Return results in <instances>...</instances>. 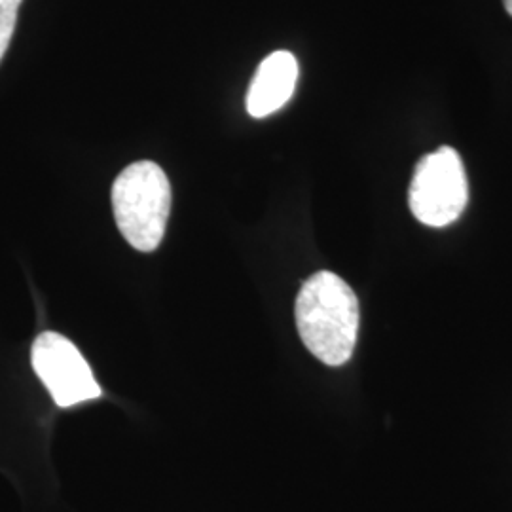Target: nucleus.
I'll return each instance as SVG.
<instances>
[{
    "instance_id": "20e7f679",
    "label": "nucleus",
    "mask_w": 512,
    "mask_h": 512,
    "mask_svg": "<svg viewBox=\"0 0 512 512\" xmlns=\"http://www.w3.org/2000/svg\"><path fill=\"white\" fill-rule=\"evenodd\" d=\"M31 361L57 406L69 408L101 397L92 368L69 338L57 332H42L33 344Z\"/></svg>"
},
{
    "instance_id": "f257e3e1",
    "label": "nucleus",
    "mask_w": 512,
    "mask_h": 512,
    "mask_svg": "<svg viewBox=\"0 0 512 512\" xmlns=\"http://www.w3.org/2000/svg\"><path fill=\"white\" fill-rule=\"evenodd\" d=\"M294 315L311 355L329 366L348 363L359 334V300L340 275L317 272L308 277L296 296Z\"/></svg>"
},
{
    "instance_id": "7ed1b4c3",
    "label": "nucleus",
    "mask_w": 512,
    "mask_h": 512,
    "mask_svg": "<svg viewBox=\"0 0 512 512\" xmlns=\"http://www.w3.org/2000/svg\"><path fill=\"white\" fill-rule=\"evenodd\" d=\"M469 203V183L461 156L452 147L423 156L408 190L410 211L421 224L444 228L461 217Z\"/></svg>"
},
{
    "instance_id": "0eeeda50",
    "label": "nucleus",
    "mask_w": 512,
    "mask_h": 512,
    "mask_svg": "<svg viewBox=\"0 0 512 512\" xmlns=\"http://www.w3.org/2000/svg\"><path fill=\"white\" fill-rule=\"evenodd\" d=\"M503 4H505V10L509 12V16L512 18V0H503Z\"/></svg>"
},
{
    "instance_id": "423d86ee",
    "label": "nucleus",
    "mask_w": 512,
    "mask_h": 512,
    "mask_svg": "<svg viewBox=\"0 0 512 512\" xmlns=\"http://www.w3.org/2000/svg\"><path fill=\"white\" fill-rule=\"evenodd\" d=\"M21 2L23 0H0V61L6 54L14 35Z\"/></svg>"
},
{
    "instance_id": "39448f33",
    "label": "nucleus",
    "mask_w": 512,
    "mask_h": 512,
    "mask_svg": "<svg viewBox=\"0 0 512 512\" xmlns=\"http://www.w3.org/2000/svg\"><path fill=\"white\" fill-rule=\"evenodd\" d=\"M298 61L291 52L279 50L268 55L256 69L247 92V112L253 118H266L283 109L296 90Z\"/></svg>"
},
{
    "instance_id": "f03ea898",
    "label": "nucleus",
    "mask_w": 512,
    "mask_h": 512,
    "mask_svg": "<svg viewBox=\"0 0 512 512\" xmlns=\"http://www.w3.org/2000/svg\"><path fill=\"white\" fill-rule=\"evenodd\" d=\"M114 219L131 247L152 253L164 239L171 211V184L154 162L128 165L112 184Z\"/></svg>"
}]
</instances>
